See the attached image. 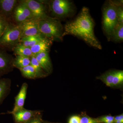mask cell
<instances>
[{
    "label": "cell",
    "mask_w": 123,
    "mask_h": 123,
    "mask_svg": "<svg viewBox=\"0 0 123 123\" xmlns=\"http://www.w3.org/2000/svg\"><path fill=\"white\" fill-rule=\"evenodd\" d=\"M43 123H48V122H44V121H43Z\"/></svg>",
    "instance_id": "1f68e13d"
},
{
    "label": "cell",
    "mask_w": 123,
    "mask_h": 123,
    "mask_svg": "<svg viewBox=\"0 0 123 123\" xmlns=\"http://www.w3.org/2000/svg\"><path fill=\"white\" fill-rule=\"evenodd\" d=\"M115 72V70L109 71L99 77V78L107 86L112 87V81Z\"/></svg>",
    "instance_id": "7402d4cb"
},
{
    "label": "cell",
    "mask_w": 123,
    "mask_h": 123,
    "mask_svg": "<svg viewBox=\"0 0 123 123\" xmlns=\"http://www.w3.org/2000/svg\"><path fill=\"white\" fill-rule=\"evenodd\" d=\"M42 34L25 37L21 39L20 43L27 47L31 48L44 37Z\"/></svg>",
    "instance_id": "2e32d148"
},
{
    "label": "cell",
    "mask_w": 123,
    "mask_h": 123,
    "mask_svg": "<svg viewBox=\"0 0 123 123\" xmlns=\"http://www.w3.org/2000/svg\"><path fill=\"white\" fill-rule=\"evenodd\" d=\"M8 23V20L6 18L0 15V38L4 32Z\"/></svg>",
    "instance_id": "d4e9b609"
},
{
    "label": "cell",
    "mask_w": 123,
    "mask_h": 123,
    "mask_svg": "<svg viewBox=\"0 0 123 123\" xmlns=\"http://www.w3.org/2000/svg\"><path fill=\"white\" fill-rule=\"evenodd\" d=\"M123 120V114L119 115L115 117L114 118V120Z\"/></svg>",
    "instance_id": "f546056e"
},
{
    "label": "cell",
    "mask_w": 123,
    "mask_h": 123,
    "mask_svg": "<svg viewBox=\"0 0 123 123\" xmlns=\"http://www.w3.org/2000/svg\"><path fill=\"white\" fill-rule=\"evenodd\" d=\"M12 60L3 49L0 48V76L6 74L11 70L13 67Z\"/></svg>",
    "instance_id": "8fae6325"
},
{
    "label": "cell",
    "mask_w": 123,
    "mask_h": 123,
    "mask_svg": "<svg viewBox=\"0 0 123 123\" xmlns=\"http://www.w3.org/2000/svg\"><path fill=\"white\" fill-rule=\"evenodd\" d=\"M117 1H108L103 10V30L109 38L119 23L117 14Z\"/></svg>",
    "instance_id": "3957f363"
},
{
    "label": "cell",
    "mask_w": 123,
    "mask_h": 123,
    "mask_svg": "<svg viewBox=\"0 0 123 123\" xmlns=\"http://www.w3.org/2000/svg\"><path fill=\"white\" fill-rule=\"evenodd\" d=\"M81 118L78 116H74L69 119L68 123H80Z\"/></svg>",
    "instance_id": "f1b7e54d"
},
{
    "label": "cell",
    "mask_w": 123,
    "mask_h": 123,
    "mask_svg": "<svg viewBox=\"0 0 123 123\" xmlns=\"http://www.w3.org/2000/svg\"><path fill=\"white\" fill-rule=\"evenodd\" d=\"M14 16L15 20L20 23L34 19L30 10L22 1L14 9Z\"/></svg>",
    "instance_id": "ba28073f"
},
{
    "label": "cell",
    "mask_w": 123,
    "mask_h": 123,
    "mask_svg": "<svg viewBox=\"0 0 123 123\" xmlns=\"http://www.w3.org/2000/svg\"><path fill=\"white\" fill-rule=\"evenodd\" d=\"M44 71L48 74L52 71V66L49 52H42L34 55Z\"/></svg>",
    "instance_id": "7c38bea8"
},
{
    "label": "cell",
    "mask_w": 123,
    "mask_h": 123,
    "mask_svg": "<svg viewBox=\"0 0 123 123\" xmlns=\"http://www.w3.org/2000/svg\"><path fill=\"white\" fill-rule=\"evenodd\" d=\"M114 123H123V120H114Z\"/></svg>",
    "instance_id": "4dcf8cb0"
},
{
    "label": "cell",
    "mask_w": 123,
    "mask_h": 123,
    "mask_svg": "<svg viewBox=\"0 0 123 123\" xmlns=\"http://www.w3.org/2000/svg\"><path fill=\"white\" fill-rule=\"evenodd\" d=\"M23 76L29 79H36L35 71L31 65L19 69Z\"/></svg>",
    "instance_id": "44dd1931"
},
{
    "label": "cell",
    "mask_w": 123,
    "mask_h": 123,
    "mask_svg": "<svg viewBox=\"0 0 123 123\" xmlns=\"http://www.w3.org/2000/svg\"><path fill=\"white\" fill-rule=\"evenodd\" d=\"M31 65L34 69L36 78H43L48 75L43 70L34 55L31 57Z\"/></svg>",
    "instance_id": "ac0fdd59"
},
{
    "label": "cell",
    "mask_w": 123,
    "mask_h": 123,
    "mask_svg": "<svg viewBox=\"0 0 123 123\" xmlns=\"http://www.w3.org/2000/svg\"><path fill=\"white\" fill-rule=\"evenodd\" d=\"M16 0H0V15L8 20L17 5Z\"/></svg>",
    "instance_id": "4fadbf2b"
},
{
    "label": "cell",
    "mask_w": 123,
    "mask_h": 123,
    "mask_svg": "<svg viewBox=\"0 0 123 123\" xmlns=\"http://www.w3.org/2000/svg\"><path fill=\"white\" fill-rule=\"evenodd\" d=\"M50 8L55 17L65 18L72 15L75 10L72 2L68 0H54L51 1Z\"/></svg>",
    "instance_id": "5b68a950"
},
{
    "label": "cell",
    "mask_w": 123,
    "mask_h": 123,
    "mask_svg": "<svg viewBox=\"0 0 123 123\" xmlns=\"http://www.w3.org/2000/svg\"><path fill=\"white\" fill-rule=\"evenodd\" d=\"M22 2L30 10L34 19L40 20L48 17L46 14L44 6L41 2L34 0H26Z\"/></svg>",
    "instance_id": "8992f818"
},
{
    "label": "cell",
    "mask_w": 123,
    "mask_h": 123,
    "mask_svg": "<svg viewBox=\"0 0 123 123\" xmlns=\"http://www.w3.org/2000/svg\"><path fill=\"white\" fill-rule=\"evenodd\" d=\"M39 20L31 19L19 24L21 30V38L41 34L39 28Z\"/></svg>",
    "instance_id": "52a82bcc"
},
{
    "label": "cell",
    "mask_w": 123,
    "mask_h": 123,
    "mask_svg": "<svg viewBox=\"0 0 123 123\" xmlns=\"http://www.w3.org/2000/svg\"><path fill=\"white\" fill-rule=\"evenodd\" d=\"M13 51L16 55L31 57L33 55L31 48L24 46L21 43H18L14 47Z\"/></svg>",
    "instance_id": "e0dca14e"
},
{
    "label": "cell",
    "mask_w": 123,
    "mask_h": 123,
    "mask_svg": "<svg viewBox=\"0 0 123 123\" xmlns=\"http://www.w3.org/2000/svg\"><path fill=\"white\" fill-rule=\"evenodd\" d=\"M11 84L10 79L6 78L0 79V105L9 94Z\"/></svg>",
    "instance_id": "9a60e30c"
},
{
    "label": "cell",
    "mask_w": 123,
    "mask_h": 123,
    "mask_svg": "<svg viewBox=\"0 0 123 123\" xmlns=\"http://www.w3.org/2000/svg\"><path fill=\"white\" fill-rule=\"evenodd\" d=\"M114 117L106 116L97 119L99 123H114Z\"/></svg>",
    "instance_id": "484cf974"
},
{
    "label": "cell",
    "mask_w": 123,
    "mask_h": 123,
    "mask_svg": "<svg viewBox=\"0 0 123 123\" xmlns=\"http://www.w3.org/2000/svg\"><path fill=\"white\" fill-rule=\"evenodd\" d=\"M31 65V57L17 55L12 61L13 67L18 69L22 68Z\"/></svg>",
    "instance_id": "d6986e66"
},
{
    "label": "cell",
    "mask_w": 123,
    "mask_h": 123,
    "mask_svg": "<svg viewBox=\"0 0 123 123\" xmlns=\"http://www.w3.org/2000/svg\"><path fill=\"white\" fill-rule=\"evenodd\" d=\"M80 123H99L97 119L85 116L81 118Z\"/></svg>",
    "instance_id": "4316f807"
},
{
    "label": "cell",
    "mask_w": 123,
    "mask_h": 123,
    "mask_svg": "<svg viewBox=\"0 0 123 123\" xmlns=\"http://www.w3.org/2000/svg\"><path fill=\"white\" fill-rule=\"evenodd\" d=\"M117 14L119 23L123 24V1H117Z\"/></svg>",
    "instance_id": "cb8c5ba5"
},
{
    "label": "cell",
    "mask_w": 123,
    "mask_h": 123,
    "mask_svg": "<svg viewBox=\"0 0 123 123\" xmlns=\"http://www.w3.org/2000/svg\"><path fill=\"white\" fill-rule=\"evenodd\" d=\"M43 121L42 120L41 114L38 115L25 123H43Z\"/></svg>",
    "instance_id": "83f0119b"
},
{
    "label": "cell",
    "mask_w": 123,
    "mask_h": 123,
    "mask_svg": "<svg viewBox=\"0 0 123 123\" xmlns=\"http://www.w3.org/2000/svg\"><path fill=\"white\" fill-rule=\"evenodd\" d=\"M108 38L117 43L123 42V24L119 23Z\"/></svg>",
    "instance_id": "ffe728a7"
},
{
    "label": "cell",
    "mask_w": 123,
    "mask_h": 123,
    "mask_svg": "<svg viewBox=\"0 0 123 123\" xmlns=\"http://www.w3.org/2000/svg\"><path fill=\"white\" fill-rule=\"evenodd\" d=\"M40 32L52 40L63 39L64 28L60 20L48 17L39 21Z\"/></svg>",
    "instance_id": "7a4b0ae2"
},
{
    "label": "cell",
    "mask_w": 123,
    "mask_h": 123,
    "mask_svg": "<svg viewBox=\"0 0 123 123\" xmlns=\"http://www.w3.org/2000/svg\"><path fill=\"white\" fill-rule=\"evenodd\" d=\"M52 43V40L44 37L41 41L31 48L33 55L42 52H49Z\"/></svg>",
    "instance_id": "5bb4252c"
},
{
    "label": "cell",
    "mask_w": 123,
    "mask_h": 123,
    "mask_svg": "<svg viewBox=\"0 0 123 123\" xmlns=\"http://www.w3.org/2000/svg\"><path fill=\"white\" fill-rule=\"evenodd\" d=\"M123 70H115L112 81V86L119 85L123 84Z\"/></svg>",
    "instance_id": "603a6c76"
},
{
    "label": "cell",
    "mask_w": 123,
    "mask_h": 123,
    "mask_svg": "<svg viewBox=\"0 0 123 123\" xmlns=\"http://www.w3.org/2000/svg\"><path fill=\"white\" fill-rule=\"evenodd\" d=\"M21 30L20 24L8 23L4 32L0 38V48L9 47L20 43Z\"/></svg>",
    "instance_id": "277c9868"
},
{
    "label": "cell",
    "mask_w": 123,
    "mask_h": 123,
    "mask_svg": "<svg viewBox=\"0 0 123 123\" xmlns=\"http://www.w3.org/2000/svg\"><path fill=\"white\" fill-rule=\"evenodd\" d=\"M41 114V111L26 110L24 108L12 115L15 123H25Z\"/></svg>",
    "instance_id": "9c48e42d"
},
{
    "label": "cell",
    "mask_w": 123,
    "mask_h": 123,
    "mask_svg": "<svg viewBox=\"0 0 123 123\" xmlns=\"http://www.w3.org/2000/svg\"><path fill=\"white\" fill-rule=\"evenodd\" d=\"M28 86V85L26 82H25L22 84L19 93L15 97V102L13 109L11 111H9V114H12L24 108Z\"/></svg>",
    "instance_id": "30bf717a"
},
{
    "label": "cell",
    "mask_w": 123,
    "mask_h": 123,
    "mask_svg": "<svg viewBox=\"0 0 123 123\" xmlns=\"http://www.w3.org/2000/svg\"><path fill=\"white\" fill-rule=\"evenodd\" d=\"M95 23L88 8L84 7L76 18L68 22L63 27V37L72 35L80 38L90 46L102 49L94 33Z\"/></svg>",
    "instance_id": "6da1fadb"
}]
</instances>
